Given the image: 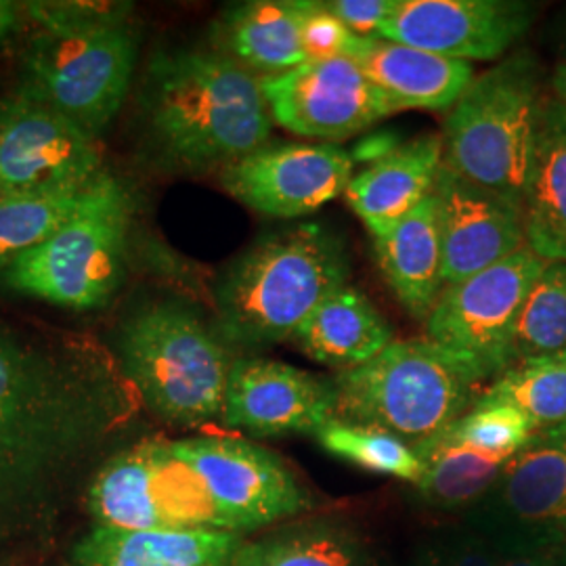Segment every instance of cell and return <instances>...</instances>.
I'll return each mask as SVG.
<instances>
[{"instance_id": "obj_1", "label": "cell", "mask_w": 566, "mask_h": 566, "mask_svg": "<svg viewBox=\"0 0 566 566\" xmlns=\"http://www.w3.org/2000/svg\"><path fill=\"white\" fill-rule=\"evenodd\" d=\"M139 399L30 409L0 403V554L51 537L116 451Z\"/></svg>"}, {"instance_id": "obj_2", "label": "cell", "mask_w": 566, "mask_h": 566, "mask_svg": "<svg viewBox=\"0 0 566 566\" xmlns=\"http://www.w3.org/2000/svg\"><path fill=\"white\" fill-rule=\"evenodd\" d=\"M143 114L164 160L210 170L266 145L273 116L261 76L219 51H168L145 74Z\"/></svg>"}, {"instance_id": "obj_3", "label": "cell", "mask_w": 566, "mask_h": 566, "mask_svg": "<svg viewBox=\"0 0 566 566\" xmlns=\"http://www.w3.org/2000/svg\"><path fill=\"white\" fill-rule=\"evenodd\" d=\"M340 238L319 223L264 235L227 269L214 301L224 344L264 348L294 338L334 292L348 285Z\"/></svg>"}, {"instance_id": "obj_4", "label": "cell", "mask_w": 566, "mask_h": 566, "mask_svg": "<svg viewBox=\"0 0 566 566\" xmlns=\"http://www.w3.org/2000/svg\"><path fill=\"white\" fill-rule=\"evenodd\" d=\"M116 353L124 378L156 418L181 428L223 418L235 359L219 332L189 306H143L122 325Z\"/></svg>"}, {"instance_id": "obj_5", "label": "cell", "mask_w": 566, "mask_h": 566, "mask_svg": "<svg viewBox=\"0 0 566 566\" xmlns=\"http://www.w3.org/2000/svg\"><path fill=\"white\" fill-rule=\"evenodd\" d=\"M336 418L390 432L411 447L476 403L481 380L428 338L392 340L371 361L338 371Z\"/></svg>"}, {"instance_id": "obj_6", "label": "cell", "mask_w": 566, "mask_h": 566, "mask_svg": "<svg viewBox=\"0 0 566 566\" xmlns=\"http://www.w3.org/2000/svg\"><path fill=\"white\" fill-rule=\"evenodd\" d=\"M542 65L521 51L476 76L451 107L443 163L468 181L523 206L535 147Z\"/></svg>"}, {"instance_id": "obj_7", "label": "cell", "mask_w": 566, "mask_h": 566, "mask_svg": "<svg viewBox=\"0 0 566 566\" xmlns=\"http://www.w3.org/2000/svg\"><path fill=\"white\" fill-rule=\"evenodd\" d=\"M133 217L130 189L103 168L67 221L0 277L30 298L76 311L99 308L120 285Z\"/></svg>"}, {"instance_id": "obj_8", "label": "cell", "mask_w": 566, "mask_h": 566, "mask_svg": "<svg viewBox=\"0 0 566 566\" xmlns=\"http://www.w3.org/2000/svg\"><path fill=\"white\" fill-rule=\"evenodd\" d=\"M137 57L139 32L130 21L39 32L23 55L20 91L97 139L124 105Z\"/></svg>"}, {"instance_id": "obj_9", "label": "cell", "mask_w": 566, "mask_h": 566, "mask_svg": "<svg viewBox=\"0 0 566 566\" xmlns=\"http://www.w3.org/2000/svg\"><path fill=\"white\" fill-rule=\"evenodd\" d=\"M84 506L99 526L235 533L193 465L164 439H143L109 455L86 489Z\"/></svg>"}, {"instance_id": "obj_10", "label": "cell", "mask_w": 566, "mask_h": 566, "mask_svg": "<svg viewBox=\"0 0 566 566\" xmlns=\"http://www.w3.org/2000/svg\"><path fill=\"white\" fill-rule=\"evenodd\" d=\"M547 261L528 245L504 261L447 285L426 319V338L481 380L502 376L514 365V334L526 296Z\"/></svg>"}, {"instance_id": "obj_11", "label": "cell", "mask_w": 566, "mask_h": 566, "mask_svg": "<svg viewBox=\"0 0 566 566\" xmlns=\"http://www.w3.org/2000/svg\"><path fill=\"white\" fill-rule=\"evenodd\" d=\"M465 525L502 552L558 549L566 542V422L537 430L507 460L495 485L465 512Z\"/></svg>"}, {"instance_id": "obj_12", "label": "cell", "mask_w": 566, "mask_h": 566, "mask_svg": "<svg viewBox=\"0 0 566 566\" xmlns=\"http://www.w3.org/2000/svg\"><path fill=\"white\" fill-rule=\"evenodd\" d=\"M97 139L15 91L0 99V202L84 189L102 172Z\"/></svg>"}, {"instance_id": "obj_13", "label": "cell", "mask_w": 566, "mask_h": 566, "mask_svg": "<svg viewBox=\"0 0 566 566\" xmlns=\"http://www.w3.org/2000/svg\"><path fill=\"white\" fill-rule=\"evenodd\" d=\"M139 399L95 344L51 343L0 322V403L51 409Z\"/></svg>"}, {"instance_id": "obj_14", "label": "cell", "mask_w": 566, "mask_h": 566, "mask_svg": "<svg viewBox=\"0 0 566 566\" xmlns=\"http://www.w3.org/2000/svg\"><path fill=\"white\" fill-rule=\"evenodd\" d=\"M175 451L200 474L235 533H256L301 518L313 497L269 449L240 437H191Z\"/></svg>"}, {"instance_id": "obj_15", "label": "cell", "mask_w": 566, "mask_h": 566, "mask_svg": "<svg viewBox=\"0 0 566 566\" xmlns=\"http://www.w3.org/2000/svg\"><path fill=\"white\" fill-rule=\"evenodd\" d=\"M261 86L273 122L311 139L340 142L397 112L361 65L346 57L304 61L264 76Z\"/></svg>"}, {"instance_id": "obj_16", "label": "cell", "mask_w": 566, "mask_h": 566, "mask_svg": "<svg viewBox=\"0 0 566 566\" xmlns=\"http://www.w3.org/2000/svg\"><path fill=\"white\" fill-rule=\"evenodd\" d=\"M355 164L334 143H275L221 170L224 189L250 210L298 219L344 196Z\"/></svg>"}, {"instance_id": "obj_17", "label": "cell", "mask_w": 566, "mask_h": 566, "mask_svg": "<svg viewBox=\"0 0 566 566\" xmlns=\"http://www.w3.org/2000/svg\"><path fill=\"white\" fill-rule=\"evenodd\" d=\"M334 418L332 378L261 357L233 361L221 418L227 428L256 439H275L317 434Z\"/></svg>"}, {"instance_id": "obj_18", "label": "cell", "mask_w": 566, "mask_h": 566, "mask_svg": "<svg viewBox=\"0 0 566 566\" xmlns=\"http://www.w3.org/2000/svg\"><path fill=\"white\" fill-rule=\"evenodd\" d=\"M535 13L521 0H397L380 39L449 60H497L525 36Z\"/></svg>"}, {"instance_id": "obj_19", "label": "cell", "mask_w": 566, "mask_h": 566, "mask_svg": "<svg viewBox=\"0 0 566 566\" xmlns=\"http://www.w3.org/2000/svg\"><path fill=\"white\" fill-rule=\"evenodd\" d=\"M432 196L443 245L446 287L525 248L523 206L468 181L446 163L439 168Z\"/></svg>"}, {"instance_id": "obj_20", "label": "cell", "mask_w": 566, "mask_h": 566, "mask_svg": "<svg viewBox=\"0 0 566 566\" xmlns=\"http://www.w3.org/2000/svg\"><path fill=\"white\" fill-rule=\"evenodd\" d=\"M243 539L210 528L95 525L72 547V566H231Z\"/></svg>"}, {"instance_id": "obj_21", "label": "cell", "mask_w": 566, "mask_h": 566, "mask_svg": "<svg viewBox=\"0 0 566 566\" xmlns=\"http://www.w3.org/2000/svg\"><path fill=\"white\" fill-rule=\"evenodd\" d=\"M441 164L443 139L437 135L418 137L357 172L344 191V200L374 238H382L432 196Z\"/></svg>"}, {"instance_id": "obj_22", "label": "cell", "mask_w": 566, "mask_h": 566, "mask_svg": "<svg viewBox=\"0 0 566 566\" xmlns=\"http://www.w3.org/2000/svg\"><path fill=\"white\" fill-rule=\"evenodd\" d=\"M353 61L361 65L397 112L401 109H449L474 81L468 61L449 60L422 49L386 41L361 39Z\"/></svg>"}, {"instance_id": "obj_23", "label": "cell", "mask_w": 566, "mask_h": 566, "mask_svg": "<svg viewBox=\"0 0 566 566\" xmlns=\"http://www.w3.org/2000/svg\"><path fill=\"white\" fill-rule=\"evenodd\" d=\"M526 245L547 263H566V107L546 95L526 179Z\"/></svg>"}, {"instance_id": "obj_24", "label": "cell", "mask_w": 566, "mask_h": 566, "mask_svg": "<svg viewBox=\"0 0 566 566\" xmlns=\"http://www.w3.org/2000/svg\"><path fill=\"white\" fill-rule=\"evenodd\" d=\"M374 252L386 283L405 308L428 319L446 290L443 245L434 196L426 198L409 217L382 238H374Z\"/></svg>"}, {"instance_id": "obj_25", "label": "cell", "mask_w": 566, "mask_h": 566, "mask_svg": "<svg viewBox=\"0 0 566 566\" xmlns=\"http://www.w3.org/2000/svg\"><path fill=\"white\" fill-rule=\"evenodd\" d=\"M219 53L252 74L275 76L304 63L298 0H248L229 7L214 25Z\"/></svg>"}, {"instance_id": "obj_26", "label": "cell", "mask_w": 566, "mask_h": 566, "mask_svg": "<svg viewBox=\"0 0 566 566\" xmlns=\"http://www.w3.org/2000/svg\"><path fill=\"white\" fill-rule=\"evenodd\" d=\"M231 566H374L364 533L343 516L315 514L243 539Z\"/></svg>"}, {"instance_id": "obj_27", "label": "cell", "mask_w": 566, "mask_h": 566, "mask_svg": "<svg viewBox=\"0 0 566 566\" xmlns=\"http://www.w3.org/2000/svg\"><path fill=\"white\" fill-rule=\"evenodd\" d=\"M292 340L308 359L346 371L378 357L392 343V327L364 292L344 285L313 311Z\"/></svg>"}, {"instance_id": "obj_28", "label": "cell", "mask_w": 566, "mask_h": 566, "mask_svg": "<svg viewBox=\"0 0 566 566\" xmlns=\"http://www.w3.org/2000/svg\"><path fill=\"white\" fill-rule=\"evenodd\" d=\"M422 460L418 500L439 510H470L495 485L506 462L462 446L451 426L413 447Z\"/></svg>"}, {"instance_id": "obj_29", "label": "cell", "mask_w": 566, "mask_h": 566, "mask_svg": "<svg viewBox=\"0 0 566 566\" xmlns=\"http://www.w3.org/2000/svg\"><path fill=\"white\" fill-rule=\"evenodd\" d=\"M483 397L518 407L535 430L566 422V350L512 365Z\"/></svg>"}, {"instance_id": "obj_30", "label": "cell", "mask_w": 566, "mask_h": 566, "mask_svg": "<svg viewBox=\"0 0 566 566\" xmlns=\"http://www.w3.org/2000/svg\"><path fill=\"white\" fill-rule=\"evenodd\" d=\"M315 437L327 453L367 472L392 476L411 485L422 476L424 465L416 449L380 428L334 418Z\"/></svg>"}, {"instance_id": "obj_31", "label": "cell", "mask_w": 566, "mask_h": 566, "mask_svg": "<svg viewBox=\"0 0 566 566\" xmlns=\"http://www.w3.org/2000/svg\"><path fill=\"white\" fill-rule=\"evenodd\" d=\"M565 350L566 263H547L518 315L514 364Z\"/></svg>"}, {"instance_id": "obj_32", "label": "cell", "mask_w": 566, "mask_h": 566, "mask_svg": "<svg viewBox=\"0 0 566 566\" xmlns=\"http://www.w3.org/2000/svg\"><path fill=\"white\" fill-rule=\"evenodd\" d=\"M88 187L0 202V275L25 252L46 242L76 210Z\"/></svg>"}, {"instance_id": "obj_33", "label": "cell", "mask_w": 566, "mask_h": 566, "mask_svg": "<svg viewBox=\"0 0 566 566\" xmlns=\"http://www.w3.org/2000/svg\"><path fill=\"white\" fill-rule=\"evenodd\" d=\"M455 439L489 458L507 462L537 432L525 413L504 401L479 397L460 420L451 424Z\"/></svg>"}, {"instance_id": "obj_34", "label": "cell", "mask_w": 566, "mask_h": 566, "mask_svg": "<svg viewBox=\"0 0 566 566\" xmlns=\"http://www.w3.org/2000/svg\"><path fill=\"white\" fill-rule=\"evenodd\" d=\"M23 11L28 20L39 25V32H57L126 23L133 15V4L114 0H34L23 2Z\"/></svg>"}, {"instance_id": "obj_35", "label": "cell", "mask_w": 566, "mask_h": 566, "mask_svg": "<svg viewBox=\"0 0 566 566\" xmlns=\"http://www.w3.org/2000/svg\"><path fill=\"white\" fill-rule=\"evenodd\" d=\"M304 61L353 60L361 36L353 34L319 0H298Z\"/></svg>"}, {"instance_id": "obj_36", "label": "cell", "mask_w": 566, "mask_h": 566, "mask_svg": "<svg viewBox=\"0 0 566 566\" xmlns=\"http://www.w3.org/2000/svg\"><path fill=\"white\" fill-rule=\"evenodd\" d=\"M432 552L437 566H497V549L465 523L446 531Z\"/></svg>"}, {"instance_id": "obj_37", "label": "cell", "mask_w": 566, "mask_h": 566, "mask_svg": "<svg viewBox=\"0 0 566 566\" xmlns=\"http://www.w3.org/2000/svg\"><path fill=\"white\" fill-rule=\"evenodd\" d=\"M325 9L361 39H380L386 21L392 18L397 0H327Z\"/></svg>"}, {"instance_id": "obj_38", "label": "cell", "mask_w": 566, "mask_h": 566, "mask_svg": "<svg viewBox=\"0 0 566 566\" xmlns=\"http://www.w3.org/2000/svg\"><path fill=\"white\" fill-rule=\"evenodd\" d=\"M403 143L399 139L397 133L392 130H376L371 135L364 137L361 142L355 145V149L350 151V160L353 164H371L380 163L388 158L392 151H397Z\"/></svg>"}, {"instance_id": "obj_39", "label": "cell", "mask_w": 566, "mask_h": 566, "mask_svg": "<svg viewBox=\"0 0 566 566\" xmlns=\"http://www.w3.org/2000/svg\"><path fill=\"white\" fill-rule=\"evenodd\" d=\"M558 549H525V552H497V566H558Z\"/></svg>"}, {"instance_id": "obj_40", "label": "cell", "mask_w": 566, "mask_h": 566, "mask_svg": "<svg viewBox=\"0 0 566 566\" xmlns=\"http://www.w3.org/2000/svg\"><path fill=\"white\" fill-rule=\"evenodd\" d=\"M25 11L23 2H13V0H0V42L9 41L15 36L25 23Z\"/></svg>"}, {"instance_id": "obj_41", "label": "cell", "mask_w": 566, "mask_h": 566, "mask_svg": "<svg viewBox=\"0 0 566 566\" xmlns=\"http://www.w3.org/2000/svg\"><path fill=\"white\" fill-rule=\"evenodd\" d=\"M552 95L566 107V63H558L552 74Z\"/></svg>"}, {"instance_id": "obj_42", "label": "cell", "mask_w": 566, "mask_h": 566, "mask_svg": "<svg viewBox=\"0 0 566 566\" xmlns=\"http://www.w3.org/2000/svg\"><path fill=\"white\" fill-rule=\"evenodd\" d=\"M411 566H437L432 547H424V549H420V552L416 554V558L411 560Z\"/></svg>"}, {"instance_id": "obj_43", "label": "cell", "mask_w": 566, "mask_h": 566, "mask_svg": "<svg viewBox=\"0 0 566 566\" xmlns=\"http://www.w3.org/2000/svg\"><path fill=\"white\" fill-rule=\"evenodd\" d=\"M565 63H566V42H565Z\"/></svg>"}]
</instances>
